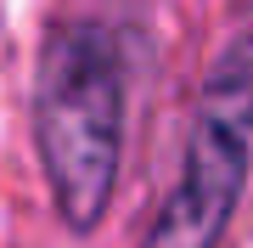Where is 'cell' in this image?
I'll use <instances>...</instances> for the list:
<instances>
[{"instance_id":"1","label":"cell","mask_w":253,"mask_h":248,"mask_svg":"<svg viewBox=\"0 0 253 248\" xmlns=\"http://www.w3.org/2000/svg\"><path fill=\"white\" fill-rule=\"evenodd\" d=\"M34 147L51 209L68 231H96L124 164V62L101 23H56L34 74Z\"/></svg>"},{"instance_id":"2","label":"cell","mask_w":253,"mask_h":248,"mask_svg":"<svg viewBox=\"0 0 253 248\" xmlns=\"http://www.w3.org/2000/svg\"><path fill=\"white\" fill-rule=\"evenodd\" d=\"M253 164V34H236L208 62L191 107L180 175L152 214L141 248H214L231 226Z\"/></svg>"}]
</instances>
